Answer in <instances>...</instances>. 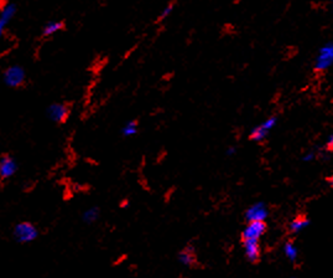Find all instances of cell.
Here are the masks:
<instances>
[{"label": "cell", "instance_id": "8", "mask_svg": "<svg viewBox=\"0 0 333 278\" xmlns=\"http://www.w3.org/2000/svg\"><path fill=\"white\" fill-rule=\"evenodd\" d=\"M18 170V163L9 154H3L0 158V178L2 180L12 178Z\"/></svg>", "mask_w": 333, "mask_h": 278}, {"label": "cell", "instance_id": "14", "mask_svg": "<svg viewBox=\"0 0 333 278\" xmlns=\"http://www.w3.org/2000/svg\"><path fill=\"white\" fill-rule=\"evenodd\" d=\"M99 214H101L99 208L93 206V208L87 209V210L84 211L83 215H82V219H83V222H86V224H93V222H96L98 220Z\"/></svg>", "mask_w": 333, "mask_h": 278}, {"label": "cell", "instance_id": "18", "mask_svg": "<svg viewBox=\"0 0 333 278\" xmlns=\"http://www.w3.org/2000/svg\"><path fill=\"white\" fill-rule=\"evenodd\" d=\"M225 154H227L228 156H230V155H234L235 154V148L234 147H229L227 149V152H225Z\"/></svg>", "mask_w": 333, "mask_h": 278}, {"label": "cell", "instance_id": "12", "mask_svg": "<svg viewBox=\"0 0 333 278\" xmlns=\"http://www.w3.org/2000/svg\"><path fill=\"white\" fill-rule=\"evenodd\" d=\"M65 29V23L61 20H56V21H49L42 29V36L43 37H50L52 35L57 34V32L62 31Z\"/></svg>", "mask_w": 333, "mask_h": 278}, {"label": "cell", "instance_id": "2", "mask_svg": "<svg viewBox=\"0 0 333 278\" xmlns=\"http://www.w3.org/2000/svg\"><path fill=\"white\" fill-rule=\"evenodd\" d=\"M38 236V230L31 222H19L14 227V237L20 244H29L35 241Z\"/></svg>", "mask_w": 333, "mask_h": 278}, {"label": "cell", "instance_id": "19", "mask_svg": "<svg viewBox=\"0 0 333 278\" xmlns=\"http://www.w3.org/2000/svg\"><path fill=\"white\" fill-rule=\"evenodd\" d=\"M327 147L333 149V134H332V136H329L328 139H327Z\"/></svg>", "mask_w": 333, "mask_h": 278}, {"label": "cell", "instance_id": "11", "mask_svg": "<svg viewBox=\"0 0 333 278\" xmlns=\"http://www.w3.org/2000/svg\"><path fill=\"white\" fill-rule=\"evenodd\" d=\"M178 261L182 263L183 266L191 267L196 263V255H195V250L192 246H187L182 250L177 256Z\"/></svg>", "mask_w": 333, "mask_h": 278}, {"label": "cell", "instance_id": "21", "mask_svg": "<svg viewBox=\"0 0 333 278\" xmlns=\"http://www.w3.org/2000/svg\"><path fill=\"white\" fill-rule=\"evenodd\" d=\"M331 184H332V186H333V177L331 178Z\"/></svg>", "mask_w": 333, "mask_h": 278}, {"label": "cell", "instance_id": "1", "mask_svg": "<svg viewBox=\"0 0 333 278\" xmlns=\"http://www.w3.org/2000/svg\"><path fill=\"white\" fill-rule=\"evenodd\" d=\"M3 81L9 89H19L26 81V71L20 65L9 66L3 73Z\"/></svg>", "mask_w": 333, "mask_h": 278}, {"label": "cell", "instance_id": "7", "mask_svg": "<svg viewBox=\"0 0 333 278\" xmlns=\"http://www.w3.org/2000/svg\"><path fill=\"white\" fill-rule=\"evenodd\" d=\"M269 215L268 208L264 203H255L246 211V219L248 222L253 221H264Z\"/></svg>", "mask_w": 333, "mask_h": 278}, {"label": "cell", "instance_id": "3", "mask_svg": "<svg viewBox=\"0 0 333 278\" xmlns=\"http://www.w3.org/2000/svg\"><path fill=\"white\" fill-rule=\"evenodd\" d=\"M71 114V108L66 103H52L50 104L46 109V115L49 117L50 121L55 123H59V125H63V123L67 122V120L70 118Z\"/></svg>", "mask_w": 333, "mask_h": 278}, {"label": "cell", "instance_id": "17", "mask_svg": "<svg viewBox=\"0 0 333 278\" xmlns=\"http://www.w3.org/2000/svg\"><path fill=\"white\" fill-rule=\"evenodd\" d=\"M173 9H175V4H173V3H170V4H167L166 7L162 9L160 16H159V21H162V20H165V19L169 18V16L172 14Z\"/></svg>", "mask_w": 333, "mask_h": 278}, {"label": "cell", "instance_id": "13", "mask_svg": "<svg viewBox=\"0 0 333 278\" xmlns=\"http://www.w3.org/2000/svg\"><path fill=\"white\" fill-rule=\"evenodd\" d=\"M309 220L306 219V217H296L295 220H293L290 224V230L291 232L294 233H297V232H301L302 230H305L307 226H309Z\"/></svg>", "mask_w": 333, "mask_h": 278}, {"label": "cell", "instance_id": "20", "mask_svg": "<svg viewBox=\"0 0 333 278\" xmlns=\"http://www.w3.org/2000/svg\"><path fill=\"white\" fill-rule=\"evenodd\" d=\"M311 159H313V153H309L304 156V161H306V162L311 161Z\"/></svg>", "mask_w": 333, "mask_h": 278}, {"label": "cell", "instance_id": "22", "mask_svg": "<svg viewBox=\"0 0 333 278\" xmlns=\"http://www.w3.org/2000/svg\"><path fill=\"white\" fill-rule=\"evenodd\" d=\"M294 278H296V277H294Z\"/></svg>", "mask_w": 333, "mask_h": 278}, {"label": "cell", "instance_id": "16", "mask_svg": "<svg viewBox=\"0 0 333 278\" xmlns=\"http://www.w3.org/2000/svg\"><path fill=\"white\" fill-rule=\"evenodd\" d=\"M282 250H284L286 257H288L291 262H295L297 257H299V250H297L295 245H294L293 242H286Z\"/></svg>", "mask_w": 333, "mask_h": 278}, {"label": "cell", "instance_id": "6", "mask_svg": "<svg viewBox=\"0 0 333 278\" xmlns=\"http://www.w3.org/2000/svg\"><path fill=\"white\" fill-rule=\"evenodd\" d=\"M265 231L266 225L264 221L248 222L247 227L243 231L242 239L243 240H260V237L265 233Z\"/></svg>", "mask_w": 333, "mask_h": 278}, {"label": "cell", "instance_id": "15", "mask_svg": "<svg viewBox=\"0 0 333 278\" xmlns=\"http://www.w3.org/2000/svg\"><path fill=\"white\" fill-rule=\"evenodd\" d=\"M137 132H139V125H137L135 120L126 122L125 126L122 128V134L124 137H126V138L135 136V134H137Z\"/></svg>", "mask_w": 333, "mask_h": 278}, {"label": "cell", "instance_id": "10", "mask_svg": "<svg viewBox=\"0 0 333 278\" xmlns=\"http://www.w3.org/2000/svg\"><path fill=\"white\" fill-rule=\"evenodd\" d=\"M244 253L250 262H257L260 257L259 240H243Z\"/></svg>", "mask_w": 333, "mask_h": 278}, {"label": "cell", "instance_id": "4", "mask_svg": "<svg viewBox=\"0 0 333 278\" xmlns=\"http://www.w3.org/2000/svg\"><path fill=\"white\" fill-rule=\"evenodd\" d=\"M333 65V43L323 45L316 57L315 67L317 71H324Z\"/></svg>", "mask_w": 333, "mask_h": 278}, {"label": "cell", "instance_id": "9", "mask_svg": "<svg viewBox=\"0 0 333 278\" xmlns=\"http://www.w3.org/2000/svg\"><path fill=\"white\" fill-rule=\"evenodd\" d=\"M16 10H18V7H16L15 3H8L5 7H3L2 12H0V32L2 34L5 27L8 26V24L10 23V20L15 16Z\"/></svg>", "mask_w": 333, "mask_h": 278}, {"label": "cell", "instance_id": "5", "mask_svg": "<svg viewBox=\"0 0 333 278\" xmlns=\"http://www.w3.org/2000/svg\"><path fill=\"white\" fill-rule=\"evenodd\" d=\"M276 117H269L268 120L264 121L260 125L255 126L254 128L250 131L249 138L254 142H261L268 137V134L270 133V131L276 126Z\"/></svg>", "mask_w": 333, "mask_h": 278}]
</instances>
